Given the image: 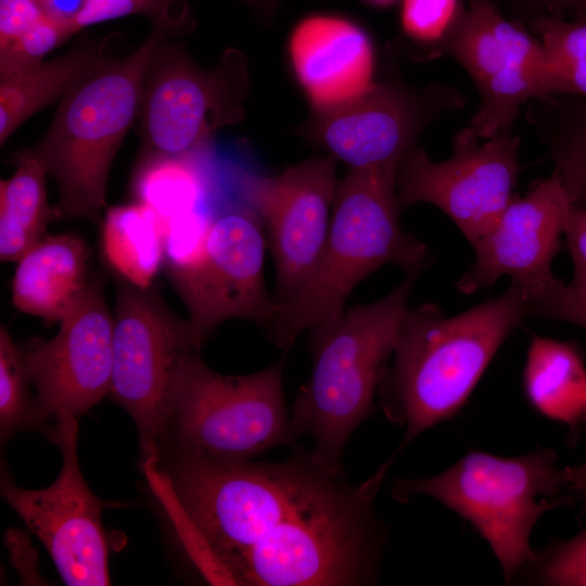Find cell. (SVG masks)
<instances>
[{
	"mask_svg": "<svg viewBox=\"0 0 586 586\" xmlns=\"http://www.w3.org/2000/svg\"><path fill=\"white\" fill-rule=\"evenodd\" d=\"M100 247L110 269L140 289L151 288L164 267L161 221L151 208L136 201L106 208Z\"/></svg>",
	"mask_w": 586,
	"mask_h": 586,
	"instance_id": "cell-22",
	"label": "cell"
},
{
	"mask_svg": "<svg viewBox=\"0 0 586 586\" xmlns=\"http://www.w3.org/2000/svg\"><path fill=\"white\" fill-rule=\"evenodd\" d=\"M143 14L152 24H162L179 33L187 21V5L182 0H87L76 18L78 30L114 18Z\"/></svg>",
	"mask_w": 586,
	"mask_h": 586,
	"instance_id": "cell-30",
	"label": "cell"
},
{
	"mask_svg": "<svg viewBox=\"0 0 586 586\" xmlns=\"http://www.w3.org/2000/svg\"><path fill=\"white\" fill-rule=\"evenodd\" d=\"M336 162L330 154L313 156L275 176L224 164L232 191L263 225L273 260L275 307L304 286L322 254L339 183Z\"/></svg>",
	"mask_w": 586,
	"mask_h": 586,
	"instance_id": "cell-11",
	"label": "cell"
},
{
	"mask_svg": "<svg viewBox=\"0 0 586 586\" xmlns=\"http://www.w3.org/2000/svg\"><path fill=\"white\" fill-rule=\"evenodd\" d=\"M574 202L556 170L526 195L513 196L495 226L472 244L475 260L457 283L471 294L508 276L526 306L545 296L560 279L551 271Z\"/></svg>",
	"mask_w": 586,
	"mask_h": 586,
	"instance_id": "cell-17",
	"label": "cell"
},
{
	"mask_svg": "<svg viewBox=\"0 0 586 586\" xmlns=\"http://www.w3.org/2000/svg\"><path fill=\"white\" fill-rule=\"evenodd\" d=\"M464 105L449 85L415 87L390 76L339 106L313 111L303 133L349 169L399 165L430 124Z\"/></svg>",
	"mask_w": 586,
	"mask_h": 586,
	"instance_id": "cell-13",
	"label": "cell"
},
{
	"mask_svg": "<svg viewBox=\"0 0 586 586\" xmlns=\"http://www.w3.org/2000/svg\"><path fill=\"white\" fill-rule=\"evenodd\" d=\"M48 435L62 454L56 480L41 489H25L3 474L1 496L43 544L66 585H110L101 515L105 508L118 505L98 498L81 474L77 418L58 419Z\"/></svg>",
	"mask_w": 586,
	"mask_h": 586,
	"instance_id": "cell-14",
	"label": "cell"
},
{
	"mask_svg": "<svg viewBox=\"0 0 586 586\" xmlns=\"http://www.w3.org/2000/svg\"><path fill=\"white\" fill-rule=\"evenodd\" d=\"M113 330L102 283L92 277L52 339L21 347L42 425L49 419H78L110 394Z\"/></svg>",
	"mask_w": 586,
	"mask_h": 586,
	"instance_id": "cell-16",
	"label": "cell"
},
{
	"mask_svg": "<svg viewBox=\"0 0 586 586\" xmlns=\"http://www.w3.org/2000/svg\"><path fill=\"white\" fill-rule=\"evenodd\" d=\"M578 206H582L583 208L586 209V202H584L583 204L578 205Z\"/></svg>",
	"mask_w": 586,
	"mask_h": 586,
	"instance_id": "cell-42",
	"label": "cell"
},
{
	"mask_svg": "<svg viewBox=\"0 0 586 586\" xmlns=\"http://www.w3.org/2000/svg\"><path fill=\"white\" fill-rule=\"evenodd\" d=\"M565 486L581 496L586 512V461L579 466L563 469Z\"/></svg>",
	"mask_w": 586,
	"mask_h": 586,
	"instance_id": "cell-38",
	"label": "cell"
},
{
	"mask_svg": "<svg viewBox=\"0 0 586 586\" xmlns=\"http://www.w3.org/2000/svg\"><path fill=\"white\" fill-rule=\"evenodd\" d=\"M509 12L507 17L524 26L540 16L586 15V0H497ZM495 1V3L497 2Z\"/></svg>",
	"mask_w": 586,
	"mask_h": 586,
	"instance_id": "cell-34",
	"label": "cell"
},
{
	"mask_svg": "<svg viewBox=\"0 0 586 586\" xmlns=\"http://www.w3.org/2000/svg\"><path fill=\"white\" fill-rule=\"evenodd\" d=\"M526 395L544 416L574 425L583 415L586 370L576 347L535 336L524 370Z\"/></svg>",
	"mask_w": 586,
	"mask_h": 586,
	"instance_id": "cell-23",
	"label": "cell"
},
{
	"mask_svg": "<svg viewBox=\"0 0 586 586\" xmlns=\"http://www.w3.org/2000/svg\"><path fill=\"white\" fill-rule=\"evenodd\" d=\"M14 174L0 181V259L17 262L47 235L54 207L48 204L42 164L30 150L15 155Z\"/></svg>",
	"mask_w": 586,
	"mask_h": 586,
	"instance_id": "cell-24",
	"label": "cell"
},
{
	"mask_svg": "<svg viewBox=\"0 0 586 586\" xmlns=\"http://www.w3.org/2000/svg\"><path fill=\"white\" fill-rule=\"evenodd\" d=\"M266 249L258 216L237 199L222 203L214 215L201 263L168 277L202 342L228 319H246L268 329L276 307L264 280Z\"/></svg>",
	"mask_w": 586,
	"mask_h": 586,
	"instance_id": "cell-15",
	"label": "cell"
},
{
	"mask_svg": "<svg viewBox=\"0 0 586 586\" xmlns=\"http://www.w3.org/2000/svg\"><path fill=\"white\" fill-rule=\"evenodd\" d=\"M43 17L34 0H0V47L17 38Z\"/></svg>",
	"mask_w": 586,
	"mask_h": 586,
	"instance_id": "cell-35",
	"label": "cell"
},
{
	"mask_svg": "<svg viewBox=\"0 0 586 586\" xmlns=\"http://www.w3.org/2000/svg\"><path fill=\"white\" fill-rule=\"evenodd\" d=\"M564 235L573 263V285L586 289V209L574 205L571 209Z\"/></svg>",
	"mask_w": 586,
	"mask_h": 586,
	"instance_id": "cell-36",
	"label": "cell"
},
{
	"mask_svg": "<svg viewBox=\"0 0 586 586\" xmlns=\"http://www.w3.org/2000/svg\"><path fill=\"white\" fill-rule=\"evenodd\" d=\"M417 276L408 273L383 298L349 307L310 330L311 373L295 396L290 419L294 437H311L314 463L343 472L344 447L372 412Z\"/></svg>",
	"mask_w": 586,
	"mask_h": 586,
	"instance_id": "cell-4",
	"label": "cell"
},
{
	"mask_svg": "<svg viewBox=\"0 0 586 586\" xmlns=\"http://www.w3.org/2000/svg\"><path fill=\"white\" fill-rule=\"evenodd\" d=\"M366 1L377 7H386L394 3L396 0H366Z\"/></svg>",
	"mask_w": 586,
	"mask_h": 586,
	"instance_id": "cell-40",
	"label": "cell"
},
{
	"mask_svg": "<svg viewBox=\"0 0 586 586\" xmlns=\"http://www.w3.org/2000/svg\"><path fill=\"white\" fill-rule=\"evenodd\" d=\"M251 2L255 3L259 8L267 10L272 9L280 0H250Z\"/></svg>",
	"mask_w": 586,
	"mask_h": 586,
	"instance_id": "cell-39",
	"label": "cell"
},
{
	"mask_svg": "<svg viewBox=\"0 0 586 586\" xmlns=\"http://www.w3.org/2000/svg\"><path fill=\"white\" fill-rule=\"evenodd\" d=\"M157 493L213 584L356 586L372 582L384 474L352 485L309 454L275 463L175 451Z\"/></svg>",
	"mask_w": 586,
	"mask_h": 586,
	"instance_id": "cell-1",
	"label": "cell"
},
{
	"mask_svg": "<svg viewBox=\"0 0 586 586\" xmlns=\"http://www.w3.org/2000/svg\"><path fill=\"white\" fill-rule=\"evenodd\" d=\"M111 37L85 39L31 71L0 80V144L30 116L102 68Z\"/></svg>",
	"mask_w": 586,
	"mask_h": 586,
	"instance_id": "cell-20",
	"label": "cell"
},
{
	"mask_svg": "<svg viewBox=\"0 0 586 586\" xmlns=\"http://www.w3.org/2000/svg\"><path fill=\"white\" fill-rule=\"evenodd\" d=\"M202 343L152 286L118 285L110 395L132 418L144 460L160 459L182 372Z\"/></svg>",
	"mask_w": 586,
	"mask_h": 586,
	"instance_id": "cell-8",
	"label": "cell"
},
{
	"mask_svg": "<svg viewBox=\"0 0 586 586\" xmlns=\"http://www.w3.org/2000/svg\"><path fill=\"white\" fill-rule=\"evenodd\" d=\"M398 165L349 169L339 180L322 254L304 286L276 306L266 330L288 352L305 330L329 322L345 310L356 285L386 264L418 275L432 262L428 246L400 226Z\"/></svg>",
	"mask_w": 586,
	"mask_h": 586,
	"instance_id": "cell-3",
	"label": "cell"
},
{
	"mask_svg": "<svg viewBox=\"0 0 586 586\" xmlns=\"http://www.w3.org/2000/svg\"><path fill=\"white\" fill-rule=\"evenodd\" d=\"M528 315L566 321L586 329V289L559 280L545 296L526 306Z\"/></svg>",
	"mask_w": 586,
	"mask_h": 586,
	"instance_id": "cell-33",
	"label": "cell"
},
{
	"mask_svg": "<svg viewBox=\"0 0 586 586\" xmlns=\"http://www.w3.org/2000/svg\"><path fill=\"white\" fill-rule=\"evenodd\" d=\"M582 417H584L586 419V390H585V397H584V406H583V415Z\"/></svg>",
	"mask_w": 586,
	"mask_h": 586,
	"instance_id": "cell-41",
	"label": "cell"
},
{
	"mask_svg": "<svg viewBox=\"0 0 586 586\" xmlns=\"http://www.w3.org/2000/svg\"><path fill=\"white\" fill-rule=\"evenodd\" d=\"M464 9L462 0H403L402 28L409 39L436 48Z\"/></svg>",
	"mask_w": 586,
	"mask_h": 586,
	"instance_id": "cell-31",
	"label": "cell"
},
{
	"mask_svg": "<svg viewBox=\"0 0 586 586\" xmlns=\"http://www.w3.org/2000/svg\"><path fill=\"white\" fill-rule=\"evenodd\" d=\"M249 90V64L240 50H225L217 64L205 69L184 49L165 39L143 84L139 158L212 148L219 129L244 118Z\"/></svg>",
	"mask_w": 586,
	"mask_h": 586,
	"instance_id": "cell-9",
	"label": "cell"
},
{
	"mask_svg": "<svg viewBox=\"0 0 586 586\" xmlns=\"http://www.w3.org/2000/svg\"><path fill=\"white\" fill-rule=\"evenodd\" d=\"M480 140L467 126L456 135L449 158L433 162L415 146L396 173L402 208L417 203L436 206L471 244L495 226L514 196L520 173V138L511 130Z\"/></svg>",
	"mask_w": 586,
	"mask_h": 586,
	"instance_id": "cell-12",
	"label": "cell"
},
{
	"mask_svg": "<svg viewBox=\"0 0 586 586\" xmlns=\"http://www.w3.org/2000/svg\"><path fill=\"white\" fill-rule=\"evenodd\" d=\"M526 27L543 44L558 95L586 98V15H545Z\"/></svg>",
	"mask_w": 586,
	"mask_h": 586,
	"instance_id": "cell-26",
	"label": "cell"
},
{
	"mask_svg": "<svg viewBox=\"0 0 586 586\" xmlns=\"http://www.w3.org/2000/svg\"><path fill=\"white\" fill-rule=\"evenodd\" d=\"M526 316L512 283L498 296L446 317L433 304L408 308L379 388L388 419L406 431L397 451L453 417L511 331Z\"/></svg>",
	"mask_w": 586,
	"mask_h": 586,
	"instance_id": "cell-2",
	"label": "cell"
},
{
	"mask_svg": "<svg viewBox=\"0 0 586 586\" xmlns=\"http://www.w3.org/2000/svg\"><path fill=\"white\" fill-rule=\"evenodd\" d=\"M284 359L245 375L211 369L200 351L188 361L167 436L174 450L244 461L294 438L283 391Z\"/></svg>",
	"mask_w": 586,
	"mask_h": 586,
	"instance_id": "cell-7",
	"label": "cell"
},
{
	"mask_svg": "<svg viewBox=\"0 0 586 586\" xmlns=\"http://www.w3.org/2000/svg\"><path fill=\"white\" fill-rule=\"evenodd\" d=\"M90 251L77 234L46 235L18 260L12 280V303L23 313L61 322L88 288Z\"/></svg>",
	"mask_w": 586,
	"mask_h": 586,
	"instance_id": "cell-19",
	"label": "cell"
},
{
	"mask_svg": "<svg viewBox=\"0 0 586 586\" xmlns=\"http://www.w3.org/2000/svg\"><path fill=\"white\" fill-rule=\"evenodd\" d=\"M565 486L556 454L543 450L518 458L473 451L438 475L397 480L393 497L406 502L412 496L432 497L468 520L487 540L506 575L535 562L530 535L547 511L571 504L556 498Z\"/></svg>",
	"mask_w": 586,
	"mask_h": 586,
	"instance_id": "cell-6",
	"label": "cell"
},
{
	"mask_svg": "<svg viewBox=\"0 0 586 586\" xmlns=\"http://www.w3.org/2000/svg\"><path fill=\"white\" fill-rule=\"evenodd\" d=\"M525 117L547 148L575 205L586 202V98L550 95L530 102Z\"/></svg>",
	"mask_w": 586,
	"mask_h": 586,
	"instance_id": "cell-25",
	"label": "cell"
},
{
	"mask_svg": "<svg viewBox=\"0 0 586 586\" xmlns=\"http://www.w3.org/2000/svg\"><path fill=\"white\" fill-rule=\"evenodd\" d=\"M77 33L73 27L41 18L17 38L0 47V80L18 77L43 62V58Z\"/></svg>",
	"mask_w": 586,
	"mask_h": 586,
	"instance_id": "cell-29",
	"label": "cell"
},
{
	"mask_svg": "<svg viewBox=\"0 0 586 586\" xmlns=\"http://www.w3.org/2000/svg\"><path fill=\"white\" fill-rule=\"evenodd\" d=\"M288 50L294 75L313 111L339 106L373 82L371 39L345 17H304L293 28Z\"/></svg>",
	"mask_w": 586,
	"mask_h": 586,
	"instance_id": "cell-18",
	"label": "cell"
},
{
	"mask_svg": "<svg viewBox=\"0 0 586 586\" xmlns=\"http://www.w3.org/2000/svg\"><path fill=\"white\" fill-rule=\"evenodd\" d=\"M221 204L179 215L163 226L164 267L168 277L187 272L201 263L213 217Z\"/></svg>",
	"mask_w": 586,
	"mask_h": 586,
	"instance_id": "cell-28",
	"label": "cell"
},
{
	"mask_svg": "<svg viewBox=\"0 0 586 586\" xmlns=\"http://www.w3.org/2000/svg\"><path fill=\"white\" fill-rule=\"evenodd\" d=\"M436 49L459 62L479 91L468 126L481 139L511 130L523 104L559 94L540 40L493 0H469Z\"/></svg>",
	"mask_w": 586,
	"mask_h": 586,
	"instance_id": "cell-10",
	"label": "cell"
},
{
	"mask_svg": "<svg viewBox=\"0 0 586 586\" xmlns=\"http://www.w3.org/2000/svg\"><path fill=\"white\" fill-rule=\"evenodd\" d=\"M152 26L132 54L111 60L61 99L44 137L30 149L58 186L60 217L97 220L106 206L110 169L138 118L149 65L160 44L176 34Z\"/></svg>",
	"mask_w": 586,
	"mask_h": 586,
	"instance_id": "cell-5",
	"label": "cell"
},
{
	"mask_svg": "<svg viewBox=\"0 0 586 586\" xmlns=\"http://www.w3.org/2000/svg\"><path fill=\"white\" fill-rule=\"evenodd\" d=\"M539 578L547 585L586 586V531L550 551L540 564Z\"/></svg>",
	"mask_w": 586,
	"mask_h": 586,
	"instance_id": "cell-32",
	"label": "cell"
},
{
	"mask_svg": "<svg viewBox=\"0 0 586 586\" xmlns=\"http://www.w3.org/2000/svg\"><path fill=\"white\" fill-rule=\"evenodd\" d=\"M42 14L61 24L73 27L79 31L75 25L76 18L82 11L87 0H34Z\"/></svg>",
	"mask_w": 586,
	"mask_h": 586,
	"instance_id": "cell-37",
	"label": "cell"
},
{
	"mask_svg": "<svg viewBox=\"0 0 586 586\" xmlns=\"http://www.w3.org/2000/svg\"><path fill=\"white\" fill-rule=\"evenodd\" d=\"M212 160V148L139 158L131 181L133 201L151 208L162 227L179 215L218 205Z\"/></svg>",
	"mask_w": 586,
	"mask_h": 586,
	"instance_id": "cell-21",
	"label": "cell"
},
{
	"mask_svg": "<svg viewBox=\"0 0 586 586\" xmlns=\"http://www.w3.org/2000/svg\"><path fill=\"white\" fill-rule=\"evenodd\" d=\"M30 379L22 349L4 327L0 329V433L2 442L12 434L42 426L35 399H30Z\"/></svg>",
	"mask_w": 586,
	"mask_h": 586,
	"instance_id": "cell-27",
	"label": "cell"
}]
</instances>
